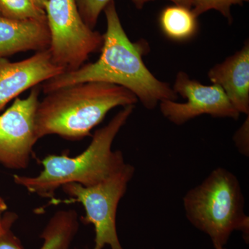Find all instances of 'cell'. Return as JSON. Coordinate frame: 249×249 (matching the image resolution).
<instances>
[{
    "label": "cell",
    "instance_id": "obj_1",
    "mask_svg": "<svg viewBox=\"0 0 249 249\" xmlns=\"http://www.w3.org/2000/svg\"><path fill=\"white\" fill-rule=\"evenodd\" d=\"M107 29L103 34L101 54L94 62L84 64L43 83L45 94L70 85L101 82L119 85L137 96L147 109H153L163 101H177L178 96L168 83L156 78L142 60L147 49L143 43L131 42L111 1L104 9Z\"/></svg>",
    "mask_w": 249,
    "mask_h": 249
},
{
    "label": "cell",
    "instance_id": "obj_2",
    "mask_svg": "<svg viewBox=\"0 0 249 249\" xmlns=\"http://www.w3.org/2000/svg\"><path fill=\"white\" fill-rule=\"evenodd\" d=\"M45 95L36 110L39 139L52 134L68 140L85 138L111 109L138 102L125 88L101 82L70 85Z\"/></svg>",
    "mask_w": 249,
    "mask_h": 249
},
{
    "label": "cell",
    "instance_id": "obj_3",
    "mask_svg": "<svg viewBox=\"0 0 249 249\" xmlns=\"http://www.w3.org/2000/svg\"><path fill=\"white\" fill-rule=\"evenodd\" d=\"M134 106L123 107L106 125L97 129L85 151L76 157L50 155L42 160L44 169L37 176L16 175L15 183L29 193L52 197L60 187L76 183L85 187L103 182L125 164L124 155L113 151V142L130 116Z\"/></svg>",
    "mask_w": 249,
    "mask_h": 249
},
{
    "label": "cell",
    "instance_id": "obj_4",
    "mask_svg": "<svg viewBox=\"0 0 249 249\" xmlns=\"http://www.w3.org/2000/svg\"><path fill=\"white\" fill-rule=\"evenodd\" d=\"M192 225L209 235L213 245L224 247L235 231L248 243L249 217L240 181L224 168L213 170L204 181L187 192L183 199Z\"/></svg>",
    "mask_w": 249,
    "mask_h": 249
},
{
    "label": "cell",
    "instance_id": "obj_5",
    "mask_svg": "<svg viewBox=\"0 0 249 249\" xmlns=\"http://www.w3.org/2000/svg\"><path fill=\"white\" fill-rule=\"evenodd\" d=\"M45 11L50 34L48 50L65 72L79 68L101 49L103 36L85 24L75 0H47Z\"/></svg>",
    "mask_w": 249,
    "mask_h": 249
},
{
    "label": "cell",
    "instance_id": "obj_6",
    "mask_svg": "<svg viewBox=\"0 0 249 249\" xmlns=\"http://www.w3.org/2000/svg\"><path fill=\"white\" fill-rule=\"evenodd\" d=\"M134 173L133 165L125 163L119 171L95 186L85 187L70 183L62 186L73 201L85 208V216L82 217V222L94 227L93 249H103L106 245L111 249H124L116 231V212Z\"/></svg>",
    "mask_w": 249,
    "mask_h": 249
},
{
    "label": "cell",
    "instance_id": "obj_7",
    "mask_svg": "<svg viewBox=\"0 0 249 249\" xmlns=\"http://www.w3.org/2000/svg\"><path fill=\"white\" fill-rule=\"evenodd\" d=\"M40 95L33 88L25 98H17L0 116V163L11 169H24L30 161L33 148L39 140L36 114Z\"/></svg>",
    "mask_w": 249,
    "mask_h": 249
},
{
    "label": "cell",
    "instance_id": "obj_8",
    "mask_svg": "<svg viewBox=\"0 0 249 249\" xmlns=\"http://www.w3.org/2000/svg\"><path fill=\"white\" fill-rule=\"evenodd\" d=\"M174 91L186 100V103L163 101L160 103V112L177 125L204 114L215 118L237 120L240 114L217 85H204L192 79L184 71H178L173 87Z\"/></svg>",
    "mask_w": 249,
    "mask_h": 249
},
{
    "label": "cell",
    "instance_id": "obj_9",
    "mask_svg": "<svg viewBox=\"0 0 249 249\" xmlns=\"http://www.w3.org/2000/svg\"><path fill=\"white\" fill-rule=\"evenodd\" d=\"M48 49L18 62L0 58V110L26 90L64 73Z\"/></svg>",
    "mask_w": 249,
    "mask_h": 249
},
{
    "label": "cell",
    "instance_id": "obj_10",
    "mask_svg": "<svg viewBox=\"0 0 249 249\" xmlns=\"http://www.w3.org/2000/svg\"><path fill=\"white\" fill-rule=\"evenodd\" d=\"M213 84L222 88L240 114H249V43L217 64L208 73Z\"/></svg>",
    "mask_w": 249,
    "mask_h": 249
},
{
    "label": "cell",
    "instance_id": "obj_11",
    "mask_svg": "<svg viewBox=\"0 0 249 249\" xmlns=\"http://www.w3.org/2000/svg\"><path fill=\"white\" fill-rule=\"evenodd\" d=\"M49 45L47 19H17L0 16V58L19 52L47 50Z\"/></svg>",
    "mask_w": 249,
    "mask_h": 249
},
{
    "label": "cell",
    "instance_id": "obj_12",
    "mask_svg": "<svg viewBox=\"0 0 249 249\" xmlns=\"http://www.w3.org/2000/svg\"><path fill=\"white\" fill-rule=\"evenodd\" d=\"M78 229L79 223L76 211H58L41 234L44 244L40 249H70Z\"/></svg>",
    "mask_w": 249,
    "mask_h": 249
},
{
    "label": "cell",
    "instance_id": "obj_13",
    "mask_svg": "<svg viewBox=\"0 0 249 249\" xmlns=\"http://www.w3.org/2000/svg\"><path fill=\"white\" fill-rule=\"evenodd\" d=\"M160 24L163 34L170 39L186 40L196 33L197 17L191 9L173 5L162 10Z\"/></svg>",
    "mask_w": 249,
    "mask_h": 249
},
{
    "label": "cell",
    "instance_id": "obj_14",
    "mask_svg": "<svg viewBox=\"0 0 249 249\" xmlns=\"http://www.w3.org/2000/svg\"><path fill=\"white\" fill-rule=\"evenodd\" d=\"M0 16L17 19H47L45 10L32 0H0Z\"/></svg>",
    "mask_w": 249,
    "mask_h": 249
},
{
    "label": "cell",
    "instance_id": "obj_15",
    "mask_svg": "<svg viewBox=\"0 0 249 249\" xmlns=\"http://www.w3.org/2000/svg\"><path fill=\"white\" fill-rule=\"evenodd\" d=\"M249 0H195L192 11L196 17L201 14L215 10L227 18L229 24L232 22L231 7L233 5H242Z\"/></svg>",
    "mask_w": 249,
    "mask_h": 249
},
{
    "label": "cell",
    "instance_id": "obj_16",
    "mask_svg": "<svg viewBox=\"0 0 249 249\" xmlns=\"http://www.w3.org/2000/svg\"><path fill=\"white\" fill-rule=\"evenodd\" d=\"M81 18L91 29L97 24L100 14L112 0H75Z\"/></svg>",
    "mask_w": 249,
    "mask_h": 249
},
{
    "label": "cell",
    "instance_id": "obj_17",
    "mask_svg": "<svg viewBox=\"0 0 249 249\" xmlns=\"http://www.w3.org/2000/svg\"><path fill=\"white\" fill-rule=\"evenodd\" d=\"M249 116L247 119L240 126V128L236 131L233 136V142L238 151L245 157L249 155Z\"/></svg>",
    "mask_w": 249,
    "mask_h": 249
},
{
    "label": "cell",
    "instance_id": "obj_18",
    "mask_svg": "<svg viewBox=\"0 0 249 249\" xmlns=\"http://www.w3.org/2000/svg\"><path fill=\"white\" fill-rule=\"evenodd\" d=\"M0 249H24L19 239L11 230L0 235Z\"/></svg>",
    "mask_w": 249,
    "mask_h": 249
},
{
    "label": "cell",
    "instance_id": "obj_19",
    "mask_svg": "<svg viewBox=\"0 0 249 249\" xmlns=\"http://www.w3.org/2000/svg\"><path fill=\"white\" fill-rule=\"evenodd\" d=\"M131 1L137 9H142L147 2L155 1V0H131ZM169 1H172L175 5L184 6V7L189 8L191 9L195 3V0H169Z\"/></svg>",
    "mask_w": 249,
    "mask_h": 249
},
{
    "label": "cell",
    "instance_id": "obj_20",
    "mask_svg": "<svg viewBox=\"0 0 249 249\" xmlns=\"http://www.w3.org/2000/svg\"><path fill=\"white\" fill-rule=\"evenodd\" d=\"M18 215L13 213H8L0 217V235L11 230L13 224L17 220Z\"/></svg>",
    "mask_w": 249,
    "mask_h": 249
},
{
    "label": "cell",
    "instance_id": "obj_21",
    "mask_svg": "<svg viewBox=\"0 0 249 249\" xmlns=\"http://www.w3.org/2000/svg\"><path fill=\"white\" fill-rule=\"evenodd\" d=\"M6 210H7V205H6V202L3 200L2 198L0 197V217L2 216V214L4 213Z\"/></svg>",
    "mask_w": 249,
    "mask_h": 249
},
{
    "label": "cell",
    "instance_id": "obj_22",
    "mask_svg": "<svg viewBox=\"0 0 249 249\" xmlns=\"http://www.w3.org/2000/svg\"><path fill=\"white\" fill-rule=\"evenodd\" d=\"M36 6H38L40 9L45 10V5L47 4V0H32Z\"/></svg>",
    "mask_w": 249,
    "mask_h": 249
},
{
    "label": "cell",
    "instance_id": "obj_23",
    "mask_svg": "<svg viewBox=\"0 0 249 249\" xmlns=\"http://www.w3.org/2000/svg\"><path fill=\"white\" fill-rule=\"evenodd\" d=\"M214 249H227L224 247H221V246L213 245Z\"/></svg>",
    "mask_w": 249,
    "mask_h": 249
}]
</instances>
